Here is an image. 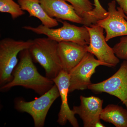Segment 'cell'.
<instances>
[{
    "label": "cell",
    "mask_w": 127,
    "mask_h": 127,
    "mask_svg": "<svg viewBox=\"0 0 127 127\" xmlns=\"http://www.w3.org/2000/svg\"><path fill=\"white\" fill-rule=\"evenodd\" d=\"M20 58L12 73V80L1 86V92H5L18 86L32 89L41 95L55 85L52 79L42 76L38 72L28 49L20 52Z\"/></svg>",
    "instance_id": "6da1fadb"
},
{
    "label": "cell",
    "mask_w": 127,
    "mask_h": 127,
    "mask_svg": "<svg viewBox=\"0 0 127 127\" xmlns=\"http://www.w3.org/2000/svg\"><path fill=\"white\" fill-rule=\"evenodd\" d=\"M58 44L48 37L36 38L32 40L28 49L32 59L45 69L46 76L52 79L62 70L58 53Z\"/></svg>",
    "instance_id": "7a4b0ae2"
},
{
    "label": "cell",
    "mask_w": 127,
    "mask_h": 127,
    "mask_svg": "<svg viewBox=\"0 0 127 127\" xmlns=\"http://www.w3.org/2000/svg\"><path fill=\"white\" fill-rule=\"evenodd\" d=\"M61 22L63 23L62 27L57 29L50 28L42 24L37 27L25 26L23 28L37 34L45 35L48 38L58 42H71L83 45H89L90 35L86 26L78 27L66 21Z\"/></svg>",
    "instance_id": "3957f363"
},
{
    "label": "cell",
    "mask_w": 127,
    "mask_h": 127,
    "mask_svg": "<svg viewBox=\"0 0 127 127\" xmlns=\"http://www.w3.org/2000/svg\"><path fill=\"white\" fill-rule=\"evenodd\" d=\"M32 40H16L5 38L0 41V85L1 86L10 82L12 73L18 63L17 56L22 51L29 49Z\"/></svg>",
    "instance_id": "277c9868"
},
{
    "label": "cell",
    "mask_w": 127,
    "mask_h": 127,
    "mask_svg": "<svg viewBox=\"0 0 127 127\" xmlns=\"http://www.w3.org/2000/svg\"><path fill=\"white\" fill-rule=\"evenodd\" d=\"M59 96V90L55 84L49 91L32 101H26L21 98H16L15 108L18 112L30 114L34 120L35 127H43L50 107Z\"/></svg>",
    "instance_id": "5b68a950"
},
{
    "label": "cell",
    "mask_w": 127,
    "mask_h": 127,
    "mask_svg": "<svg viewBox=\"0 0 127 127\" xmlns=\"http://www.w3.org/2000/svg\"><path fill=\"white\" fill-rule=\"evenodd\" d=\"M86 27L90 37V43L87 46L88 52L93 54L106 66H116L119 63V58L115 55L113 48L107 44L103 33L104 29L96 24Z\"/></svg>",
    "instance_id": "8992f818"
},
{
    "label": "cell",
    "mask_w": 127,
    "mask_h": 127,
    "mask_svg": "<svg viewBox=\"0 0 127 127\" xmlns=\"http://www.w3.org/2000/svg\"><path fill=\"white\" fill-rule=\"evenodd\" d=\"M100 65L106 66L103 63L95 59L93 54L88 52L81 61L68 73L69 93L76 90L88 89L92 84L91 77L95 72L96 68Z\"/></svg>",
    "instance_id": "52a82bcc"
},
{
    "label": "cell",
    "mask_w": 127,
    "mask_h": 127,
    "mask_svg": "<svg viewBox=\"0 0 127 127\" xmlns=\"http://www.w3.org/2000/svg\"><path fill=\"white\" fill-rule=\"evenodd\" d=\"M88 89L95 93H106L118 98L127 109V60L111 77L98 83H92Z\"/></svg>",
    "instance_id": "ba28073f"
},
{
    "label": "cell",
    "mask_w": 127,
    "mask_h": 127,
    "mask_svg": "<svg viewBox=\"0 0 127 127\" xmlns=\"http://www.w3.org/2000/svg\"><path fill=\"white\" fill-rule=\"evenodd\" d=\"M116 1L108 4V15L98 21L96 24L105 30L107 41L114 37L127 36V16L120 7L116 8Z\"/></svg>",
    "instance_id": "9c48e42d"
},
{
    "label": "cell",
    "mask_w": 127,
    "mask_h": 127,
    "mask_svg": "<svg viewBox=\"0 0 127 127\" xmlns=\"http://www.w3.org/2000/svg\"><path fill=\"white\" fill-rule=\"evenodd\" d=\"M52 80L58 88L61 99V109L57 122L61 126H64L68 122L72 127H79L75 114L73 110L70 108L68 104L67 96L69 93L70 85L69 74L62 70L58 75Z\"/></svg>",
    "instance_id": "30bf717a"
},
{
    "label": "cell",
    "mask_w": 127,
    "mask_h": 127,
    "mask_svg": "<svg viewBox=\"0 0 127 127\" xmlns=\"http://www.w3.org/2000/svg\"><path fill=\"white\" fill-rule=\"evenodd\" d=\"M80 99V105L74 106L73 111L81 119L84 127H95L100 122L103 100L97 97H86L82 95Z\"/></svg>",
    "instance_id": "8fae6325"
},
{
    "label": "cell",
    "mask_w": 127,
    "mask_h": 127,
    "mask_svg": "<svg viewBox=\"0 0 127 127\" xmlns=\"http://www.w3.org/2000/svg\"><path fill=\"white\" fill-rule=\"evenodd\" d=\"M87 46L71 42H58V53L62 70L68 73L87 53Z\"/></svg>",
    "instance_id": "7c38bea8"
},
{
    "label": "cell",
    "mask_w": 127,
    "mask_h": 127,
    "mask_svg": "<svg viewBox=\"0 0 127 127\" xmlns=\"http://www.w3.org/2000/svg\"><path fill=\"white\" fill-rule=\"evenodd\" d=\"M46 14L52 18L83 25L84 20L65 0H40Z\"/></svg>",
    "instance_id": "4fadbf2b"
},
{
    "label": "cell",
    "mask_w": 127,
    "mask_h": 127,
    "mask_svg": "<svg viewBox=\"0 0 127 127\" xmlns=\"http://www.w3.org/2000/svg\"><path fill=\"white\" fill-rule=\"evenodd\" d=\"M18 4L23 11H27L30 17L39 19L42 25L52 28L59 25L56 18L49 16L41 5L40 0H18Z\"/></svg>",
    "instance_id": "5bb4252c"
},
{
    "label": "cell",
    "mask_w": 127,
    "mask_h": 127,
    "mask_svg": "<svg viewBox=\"0 0 127 127\" xmlns=\"http://www.w3.org/2000/svg\"><path fill=\"white\" fill-rule=\"evenodd\" d=\"M100 119L116 127H127V109L118 105L109 104L102 109Z\"/></svg>",
    "instance_id": "9a60e30c"
},
{
    "label": "cell",
    "mask_w": 127,
    "mask_h": 127,
    "mask_svg": "<svg viewBox=\"0 0 127 127\" xmlns=\"http://www.w3.org/2000/svg\"><path fill=\"white\" fill-rule=\"evenodd\" d=\"M74 7L78 15L83 19V26L90 27L94 25L91 12L94 9V5L90 0H65Z\"/></svg>",
    "instance_id": "2e32d148"
},
{
    "label": "cell",
    "mask_w": 127,
    "mask_h": 127,
    "mask_svg": "<svg viewBox=\"0 0 127 127\" xmlns=\"http://www.w3.org/2000/svg\"><path fill=\"white\" fill-rule=\"evenodd\" d=\"M0 12L1 13H9L13 19L25 14L20 5L14 0H0Z\"/></svg>",
    "instance_id": "e0dca14e"
},
{
    "label": "cell",
    "mask_w": 127,
    "mask_h": 127,
    "mask_svg": "<svg viewBox=\"0 0 127 127\" xmlns=\"http://www.w3.org/2000/svg\"><path fill=\"white\" fill-rule=\"evenodd\" d=\"M94 9L91 12V16L94 25L96 24L98 21L107 17L108 15V12L102 7L99 0H94Z\"/></svg>",
    "instance_id": "ac0fdd59"
},
{
    "label": "cell",
    "mask_w": 127,
    "mask_h": 127,
    "mask_svg": "<svg viewBox=\"0 0 127 127\" xmlns=\"http://www.w3.org/2000/svg\"><path fill=\"white\" fill-rule=\"evenodd\" d=\"M113 49L118 58L127 60V36L121 37L119 42L116 44Z\"/></svg>",
    "instance_id": "d6986e66"
},
{
    "label": "cell",
    "mask_w": 127,
    "mask_h": 127,
    "mask_svg": "<svg viewBox=\"0 0 127 127\" xmlns=\"http://www.w3.org/2000/svg\"><path fill=\"white\" fill-rule=\"evenodd\" d=\"M116 1L127 16V0H116Z\"/></svg>",
    "instance_id": "ffe728a7"
}]
</instances>
